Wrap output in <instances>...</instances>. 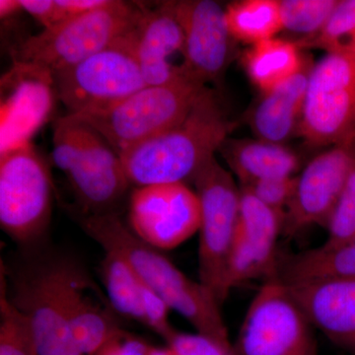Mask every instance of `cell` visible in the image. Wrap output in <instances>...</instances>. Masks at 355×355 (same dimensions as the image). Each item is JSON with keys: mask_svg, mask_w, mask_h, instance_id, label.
<instances>
[{"mask_svg": "<svg viewBox=\"0 0 355 355\" xmlns=\"http://www.w3.org/2000/svg\"><path fill=\"white\" fill-rule=\"evenodd\" d=\"M216 91L205 88L178 125L120 155L130 184L193 182L234 130Z\"/></svg>", "mask_w": 355, "mask_h": 355, "instance_id": "obj_1", "label": "cell"}, {"mask_svg": "<svg viewBox=\"0 0 355 355\" xmlns=\"http://www.w3.org/2000/svg\"><path fill=\"white\" fill-rule=\"evenodd\" d=\"M79 223L105 252L121 254L170 309L181 314L197 333L231 343L220 303L200 282H193L158 250L140 240L114 214H86Z\"/></svg>", "mask_w": 355, "mask_h": 355, "instance_id": "obj_2", "label": "cell"}, {"mask_svg": "<svg viewBox=\"0 0 355 355\" xmlns=\"http://www.w3.org/2000/svg\"><path fill=\"white\" fill-rule=\"evenodd\" d=\"M144 9L118 0L29 37L14 53L18 67L49 76L83 62L137 29Z\"/></svg>", "mask_w": 355, "mask_h": 355, "instance_id": "obj_3", "label": "cell"}, {"mask_svg": "<svg viewBox=\"0 0 355 355\" xmlns=\"http://www.w3.org/2000/svg\"><path fill=\"white\" fill-rule=\"evenodd\" d=\"M53 160L69 179L87 214L110 211L127 193L128 181L120 155L92 128L69 114L55 121Z\"/></svg>", "mask_w": 355, "mask_h": 355, "instance_id": "obj_4", "label": "cell"}, {"mask_svg": "<svg viewBox=\"0 0 355 355\" xmlns=\"http://www.w3.org/2000/svg\"><path fill=\"white\" fill-rule=\"evenodd\" d=\"M205 88L184 78L167 85L146 86L103 111L69 116L92 128L121 155L184 120Z\"/></svg>", "mask_w": 355, "mask_h": 355, "instance_id": "obj_5", "label": "cell"}, {"mask_svg": "<svg viewBox=\"0 0 355 355\" xmlns=\"http://www.w3.org/2000/svg\"><path fill=\"white\" fill-rule=\"evenodd\" d=\"M135 31L83 62L51 74V83L69 114L111 108L146 87L135 57Z\"/></svg>", "mask_w": 355, "mask_h": 355, "instance_id": "obj_6", "label": "cell"}, {"mask_svg": "<svg viewBox=\"0 0 355 355\" xmlns=\"http://www.w3.org/2000/svg\"><path fill=\"white\" fill-rule=\"evenodd\" d=\"M78 268L67 259H57L33 266L14 280L8 296L29 320L37 355H83L70 328L67 307Z\"/></svg>", "mask_w": 355, "mask_h": 355, "instance_id": "obj_7", "label": "cell"}, {"mask_svg": "<svg viewBox=\"0 0 355 355\" xmlns=\"http://www.w3.org/2000/svg\"><path fill=\"white\" fill-rule=\"evenodd\" d=\"M314 329L275 275L254 294L233 347L238 355H319Z\"/></svg>", "mask_w": 355, "mask_h": 355, "instance_id": "obj_8", "label": "cell"}, {"mask_svg": "<svg viewBox=\"0 0 355 355\" xmlns=\"http://www.w3.org/2000/svg\"><path fill=\"white\" fill-rule=\"evenodd\" d=\"M193 183L200 205V282L222 305L227 298L226 273L239 219L241 191L232 174L216 157L203 166Z\"/></svg>", "mask_w": 355, "mask_h": 355, "instance_id": "obj_9", "label": "cell"}, {"mask_svg": "<svg viewBox=\"0 0 355 355\" xmlns=\"http://www.w3.org/2000/svg\"><path fill=\"white\" fill-rule=\"evenodd\" d=\"M53 187L43 159L27 142L0 159V225L14 241H38L50 225Z\"/></svg>", "mask_w": 355, "mask_h": 355, "instance_id": "obj_10", "label": "cell"}, {"mask_svg": "<svg viewBox=\"0 0 355 355\" xmlns=\"http://www.w3.org/2000/svg\"><path fill=\"white\" fill-rule=\"evenodd\" d=\"M355 128V53L328 51L311 69L299 132L314 146H335Z\"/></svg>", "mask_w": 355, "mask_h": 355, "instance_id": "obj_11", "label": "cell"}, {"mask_svg": "<svg viewBox=\"0 0 355 355\" xmlns=\"http://www.w3.org/2000/svg\"><path fill=\"white\" fill-rule=\"evenodd\" d=\"M130 230L154 249L173 250L200 230V205L186 184H156L132 191Z\"/></svg>", "mask_w": 355, "mask_h": 355, "instance_id": "obj_12", "label": "cell"}, {"mask_svg": "<svg viewBox=\"0 0 355 355\" xmlns=\"http://www.w3.org/2000/svg\"><path fill=\"white\" fill-rule=\"evenodd\" d=\"M355 162V128L326 153L316 156L297 176L286 211L284 234L296 235L311 225L327 226Z\"/></svg>", "mask_w": 355, "mask_h": 355, "instance_id": "obj_13", "label": "cell"}, {"mask_svg": "<svg viewBox=\"0 0 355 355\" xmlns=\"http://www.w3.org/2000/svg\"><path fill=\"white\" fill-rule=\"evenodd\" d=\"M170 6L184 33L182 73L203 85H218L232 51L225 9L212 0H180Z\"/></svg>", "mask_w": 355, "mask_h": 355, "instance_id": "obj_14", "label": "cell"}, {"mask_svg": "<svg viewBox=\"0 0 355 355\" xmlns=\"http://www.w3.org/2000/svg\"><path fill=\"white\" fill-rule=\"evenodd\" d=\"M240 214L229 254L225 292L244 282L275 277L277 240L284 233L286 214L263 205L251 191L240 187Z\"/></svg>", "mask_w": 355, "mask_h": 355, "instance_id": "obj_15", "label": "cell"}, {"mask_svg": "<svg viewBox=\"0 0 355 355\" xmlns=\"http://www.w3.org/2000/svg\"><path fill=\"white\" fill-rule=\"evenodd\" d=\"M286 284L315 329L336 345L355 349V277Z\"/></svg>", "mask_w": 355, "mask_h": 355, "instance_id": "obj_16", "label": "cell"}, {"mask_svg": "<svg viewBox=\"0 0 355 355\" xmlns=\"http://www.w3.org/2000/svg\"><path fill=\"white\" fill-rule=\"evenodd\" d=\"M184 33L173 13L170 1L156 9H144L135 31V53L147 86L167 85L186 78L180 67L168 58L183 50Z\"/></svg>", "mask_w": 355, "mask_h": 355, "instance_id": "obj_17", "label": "cell"}, {"mask_svg": "<svg viewBox=\"0 0 355 355\" xmlns=\"http://www.w3.org/2000/svg\"><path fill=\"white\" fill-rule=\"evenodd\" d=\"M313 65L306 60L298 73L263 93L254 107L251 125L259 139L280 144L299 130Z\"/></svg>", "mask_w": 355, "mask_h": 355, "instance_id": "obj_18", "label": "cell"}, {"mask_svg": "<svg viewBox=\"0 0 355 355\" xmlns=\"http://www.w3.org/2000/svg\"><path fill=\"white\" fill-rule=\"evenodd\" d=\"M94 292L92 282L78 268L70 284L67 307L70 328L83 355H94L121 331L108 302L96 297Z\"/></svg>", "mask_w": 355, "mask_h": 355, "instance_id": "obj_19", "label": "cell"}, {"mask_svg": "<svg viewBox=\"0 0 355 355\" xmlns=\"http://www.w3.org/2000/svg\"><path fill=\"white\" fill-rule=\"evenodd\" d=\"M219 151L241 187L263 180L294 176L300 164L297 154L291 148L263 139H227Z\"/></svg>", "mask_w": 355, "mask_h": 355, "instance_id": "obj_20", "label": "cell"}, {"mask_svg": "<svg viewBox=\"0 0 355 355\" xmlns=\"http://www.w3.org/2000/svg\"><path fill=\"white\" fill-rule=\"evenodd\" d=\"M305 62L297 44L277 38L251 46L243 57L250 80L263 94L298 73Z\"/></svg>", "mask_w": 355, "mask_h": 355, "instance_id": "obj_21", "label": "cell"}, {"mask_svg": "<svg viewBox=\"0 0 355 355\" xmlns=\"http://www.w3.org/2000/svg\"><path fill=\"white\" fill-rule=\"evenodd\" d=\"M100 272L112 307L146 326L147 305L155 292L123 257L114 252H106Z\"/></svg>", "mask_w": 355, "mask_h": 355, "instance_id": "obj_22", "label": "cell"}, {"mask_svg": "<svg viewBox=\"0 0 355 355\" xmlns=\"http://www.w3.org/2000/svg\"><path fill=\"white\" fill-rule=\"evenodd\" d=\"M286 284L355 277V241L335 248L318 247L292 257L277 275Z\"/></svg>", "mask_w": 355, "mask_h": 355, "instance_id": "obj_23", "label": "cell"}, {"mask_svg": "<svg viewBox=\"0 0 355 355\" xmlns=\"http://www.w3.org/2000/svg\"><path fill=\"white\" fill-rule=\"evenodd\" d=\"M226 23L236 41L254 46L284 30L279 0H241L225 8Z\"/></svg>", "mask_w": 355, "mask_h": 355, "instance_id": "obj_24", "label": "cell"}, {"mask_svg": "<svg viewBox=\"0 0 355 355\" xmlns=\"http://www.w3.org/2000/svg\"><path fill=\"white\" fill-rule=\"evenodd\" d=\"M0 355H37L29 320L10 300L1 275L0 291Z\"/></svg>", "mask_w": 355, "mask_h": 355, "instance_id": "obj_25", "label": "cell"}, {"mask_svg": "<svg viewBox=\"0 0 355 355\" xmlns=\"http://www.w3.org/2000/svg\"><path fill=\"white\" fill-rule=\"evenodd\" d=\"M299 48L322 49L328 53H355V0H340L333 15L322 31L296 42Z\"/></svg>", "mask_w": 355, "mask_h": 355, "instance_id": "obj_26", "label": "cell"}, {"mask_svg": "<svg viewBox=\"0 0 355 355\" xmlns=\"http://www.w3.org/2000/svg\"><path fill=\"white\" fill-rule=\"evenodd\" d=\"M340 0H279L284 30L314 36L324 29Z\"/></svg>", "mask_w": 355, "mask_h": 355, "instance_id": "obj_27", "label": "cell"}, {"mask_svg": "<svg viewBox=\"0 0 355 355\" xmlns=\"http://www.w3.org/2000/svg\"><path fill=\"white\" fill-rule=\"evenodd\" d=\"M328 238L321 248L335 249L355 241V162L326 226Z\"/></svg>", "mask_w": 355, "mask_h": 355, "instance_id": "obj_28", "label": "cell"}, {"mask_svg": "<svg viewBox=\"0 0 355 355\" xmlns=\"http://www.w3.org/2000/svg\"><path fill=\"white\" fill-rule=\"evenodd\" d=\"M297 176L275 178L245 186L263 205L275 211L286 214L293 198Z\"/></svg>", "mask_w": 355, "mask_h": 355, "instance_id": "obj_29", "label": "cell"}, {"mask_svg": "<svg viewBox=\"0 0 355 355\" xmlns=\"http://www.w3.org/2000/svg\"><path fill=\"white\" fill-rule=\"evenodd\" d=\"M167 345L174 355H238L233 343L219 342L198 333L177 331Z\"/></svg>", "mask_w": 355, "mask_h": 355, "instance_id": "obj_30", "label": "cell"}, {"mask_svg": "<svg viewBox=\"0 0 355 355\" xmlns=\"http://www.w3.org/2000/svg\"><path fill=\"white\" fill-rule=\"evenodd\" d=\"M21 8L44 26V29L55 27L67 17L58 0H19Z\"/></svg>", "mask_w": 355, "mask_h": 355, "instance_id": "obj_31", "label": "cell"}, {"mask_svg": "<svg viewBox=\"0 0 355 355\" xmlns=\"http://www.w3.org/2000/svg\"><path fill=\"white\" fill-rule=\"evenodd\" d=\"M153 347L121 330L94 355H151Z\"/></svg>", "mask_w": 355, "mask_h": 355, "instance_id": "obj_32", "label": "cell"}, {"mask_svg": "<svg viewBox=\"0 0 355 355\" xmlns=\"http://www.w3.org/2000/svg\"><path fill=\"white\" fill-rule=\"evenodd\" d=\"M58 1L67 17L70 18L101 8L108 4L110 0H58Z\"/></svg>", "mask_w": 355, "mask_h": 355, "instance_id": "obj_33", "label": "cell"}, {"mask_svg": "<svg viewBox=\"0 0 355 355\" xmlns=\"http://www.w3.org/2000/svg\"><path fill=\"white\" fill-rule=\"evenodd\" d=\"M22 10L19 3V0H1L0 1V14L1 18L12 15L14 12Z\"/></svg>", "mask_w": 355, "mask_h": 355, "instance_id": "obj_34", "label": "cell"}, {"mask_svg": "<svg viewBox=\"0 0 355 355\" xmlns=\"http://www.w3.org/2000/svg\"><path fill=\"white\" fill-rule=\"evenodd\" d=\"M151 355H174L169 347L165 349H158V347H153Z\"/></svg>", "mask_w": 355, "mask_h": 355, "instance_id": "obj_35", "label": "cell"}]
</instances>
